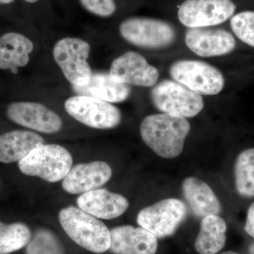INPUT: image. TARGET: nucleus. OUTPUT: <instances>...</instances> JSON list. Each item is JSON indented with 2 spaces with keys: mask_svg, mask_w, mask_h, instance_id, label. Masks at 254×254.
<instances>
[{
  "mask_svg": "<svg viewBox=\"0 0 254 254\" xmlns=\"http://www.w3.org/2000/svg\"><path fill=\"white\" fill-rule=\"evenodd\" d=\"M235 185L239 194L254 197V148L243 150L235 165Z\"/></svg>",
  "mask_w": 254,
  "mask_h": 254,
  "instance_id": "4be33fe9",
  "label": "nucleus"
},
{
  "mask_svg": "<svg viewBox=\"0 0 254 254\" xmlns=\"http://www.w3.org/2000/svg\"><path fill=\"white\" fill-rule=\"evenodd\" d=\"M26 254H64V251L53 232L41 229L28 244Z\"/></svg>",
  "mask_w": 254,
  "mask_h": 254,
  "instance_id": "b1692460",
  "label": "nucleus"
},
{
  "mask_svg": "<svg viewBox=\"0 0 254 254\" xmlns=\"http://www.w3.org/2000/svg\"><path fill=\"white\" fill-rule=\"evenodd\" d=\"M25 1H27V2L29 3H35L36 1H38V0H25Z\"/></svg>",
  "mask_w": 254,
  "mask_h": 254,
  "instance_id": "7c9ffc66",
  "label": "nucleus"
},
{
  "mask_svg": "<svg viewBox=\"0 0 254 254\" xmlns=\"http://www.w3.org/2000/svg\"><path fill=\"white\" fill-rule=\"evenodd\" d=\"M14 1V0H0V4H8Z\"/></svg>",
  "mask_w": 254,
  "mask_h": 254,
  "instance_id": "cd10ccee",
  "label": "nucleus"
},
{
  "mask_svg": "<svg viewBox=\"0 0 254 254\" xmlns=\"http://www.w3.org/2000/svg\"><path fill=\"white\" fill-rule=\"evenodd\" d=\"M77 205L95 218L111 220L123 215L129 203L123 195L105 189H97L82 193L77 198Z\"/></svg>",
  "mask_w": 254,
  "mask_h": 254,
  "instance_id": "dca6fc26",
  "label": "nucleus"
},
{
  "mask_svg": "<svg viewBox=\"0 0 254 254\" xmlns=\"http://www.w3.org/2000/svg\"><path fill=\"white\" fill-rule=\"evenodd\" d=\"M33 43L26 36L7 33L0 38V69L23 67L29 62Z\"/></svg>",
  "mask_w": 254,
  "mask_h": 254,
  "instance_id": "aec40b11",
  "label": "nucleus"
},
{
  "mask_svg": "<svg viewBox=\"0 0 254 254\" xmlns=\"http://www.w3.org/2000/svg\"><path fill=\"white\" fill-rule=\"evenodd\" d=\"M120 33L128 43L145 49L168 48L176 40L173 25L154 18H127L120 23Z\"/></svg>",
  "mask_w": 254,
  "mask_h": 254,
  "instance_id": "39448f33",
  "label": "nucleus"
},
{
  "mask_svg": "<svg viewBox=\"0 0 254 254\" xmlns=\"http://www.w3.org/2000/svg\"><path fill=\"white\" fill-rule=\"evenodd\" d=\"M245 230L249 235L254 238V203L250 205L247 212Z\"/></svg>",
  "mask_w": 254,
  "mask_h": 254,
  "instance_id": "bb28decb",
  "label": "nucleus"
},
{
  "mask_svg": "<svg viewBox=\"0 0 254 254\" xmlns=\"http://www.w3.org/2000/svg\"><path fill=\"white\" fill-rule=\"evenodd\" d=\"M227 224L218 215L203 218L200 232L195 242V250L200 254H215L226 243Z\"/></svg>",
  "mask_w": 254,
  "mask_h": 254,
  "instance_id": "412c9836",
  "label": "nucleus"
},
{
  "mask_svg": "<svg viewBox=\"0 0 254 254\" xmlns=\"http://www.w3.org/2000/svg\"><path fill=\"white\" fill-rule=\"evenodd\" d=\"M190 129L186 118L166 113L149 115L140 126L145 144L159 156L167 159L181 154Z\"/></svg>",
  "mask_w": 254,
  "mask_h": 254,
  "instance_id": "f257e3e1",
  "label": "nucleus"
},
{
  "mask_svg": "<svg viewBox=\"0 0 254 254\" xmlns=\"http://www.w3.org/2000/svg\"><path fill=\"white\" fill-rule=\"evenodd\" d=\"M78 95H87L108 103H121L130 96V86L115 81L109 73L96 72L92 74L86 86H73Z\"/></svg>",
  "mask_w": 254,
  "mask_h": 254,
  "instance_id": "a211bd4d",
  "label": "nucleus"
},
{
  "mask_svg": "<svg viewBox=\"0 0 254 254\" xmlns=\"http://www.w3.org/2000/svg\"><path fill=\"white\" fill-rule=\"evenodd\" d=\"M235 11L236 5L232 0H186L177 15L186 27L205 28L225 22Z\"/></svg>",
  "mask_w": 254,
  "mask_h": 254,
  "instance_id": "9d476101",
  "label": "nucleus"
},
{
  "mask_svg": "<svg viewBox=\"0 0 254 254\" xmlns=\"http://www.w3.org/2000/svg\"><path fill=\"white\" fill-rule=\"evenodd\" d=\"M187 214L186 205L182 200L166 198L142 209L137 216V222L157 238H163L175 233Z\"/></svg>",
  "mask_w": 254,
  "mask_h": 254,
  "instance_id": "1a4fd4ad",
  "label": "nucleus"
},
{
  "mask_svg": "<svg viewBox=\"0 0 254 254\" xmlns=\"http://www.w3.org/2000/svg\"><path fill=\"white\" fill-rule=\"evenodd\" d=\"M72 164V156L66 148L58 144L43 143L20 160L18 168L24 175L53 183L64 180Z\"/></svg>",
  "mask_w": 254,
  "mask_h": 254,
  "instance_id": "7ed1b4c3",
  "label": "nucleus"
},
{
  "mask_svg": "<svg viewBox=\"0 0 254 254\" xmlns=\"http://www.w3.org/2000/svg\"><path fill=\"white\" fill-rule=\"evenodd\" d=\"M64 108L70 116L91 128L109 129L121 123V112L116 106L93 97H71L65 102Z\"/></svg>",
  "mask_w": 254,
  "mask_h": 254,
  "instance_id": "6e6552de",
  "label": "nucleus"
},
{
  "mask_svg": "<svg viewBox=\"0 0 254 254\" xmlns=\"http://www.w3.org/2000/svg\"><path fill=\"white\" fill-rule=\"evenodd\" d=\"M44 139L35 132L16 130L0 136V162L11 163L19 162Z\"/></svg>",
  "mask_w": 254,
  "mask_h": 254,
  "instance_id": "6ab92c4d",
  "label": "nucleus"
},
{
  "mask_svg": "<svg viewBox=\"0 0 254 254\" xmlns=\"http://www.w3.org/2000/svg\"><path fill=\"white\" fill-rule=\"evenodd\" d=\"M230 26L241 41L254 48V11H245L233 15Z\"/></svg>",
  "mask_w": 254,
  "mask_h": 254,
  "instance_id": "393cba45",
  "label": "nucleus"
},
{
  "mask_svg": "<svg viewBox=\"0 0 254 254\" xmlns=\"http://www.w3.org/2000/svg\"><path fill=\"white\" fill-rule=\"evenodd\" d=\"M110 73L115 81L138 87H151L159 79L158 70L136 52H127L116 58L110 66Z\"/></svg>",
  "mask_w": 254,
  "mask_h": 254,
  "instance_id": "9b49d317",
  "label": "nucleus"
},
{
  "mask_svg": "<svg viewBox=\"0 0 254 254\" xmlns=\"http://www.w3.org/2000/svg\"><path fill=\"white\" fill-rule=\"evenodd\" d=\"M82 6L91 14L100 17H109L115 14V0H79Z\"/></svg>",
  "mask_w": 254,
  "mask_h": 254,
  "instance_id": "a878e982",
  "label": "nucleus"
},
{
  "mask_svg": "<svg viewBox=\"0 0 254 254\" xmlns=\"http://www.w3.org/2000/svg\"><path fill=\"white\" fill-rule=\"evenodd\" d=\"M7 116L18 125L45 133H55L63 128L58 114L40 103L16 102L7 108Z\"/></svg>",
  "mask_w": 254,
  "mask_h": 254,
  "instance_id": "f8f14e48",
  "label": "nucleus"
},
{
  "mask_svg": "<svg viewBox=\"0 0 254 254\" xmlns=\"http://www.w3.org/2000/svg\"><path fill=\"white\" fill-rule=\"evenodd\" d=\"M91 46L78 38H63L55 44L53 58L64 76L73 86H86L93 74L88 59Z\"/></svg>",
  "mask_w": 254,
  "mask_h": 254,
  "instance_id": "423d86ee",
  "label": "nucleus"
},
{
  "mask_svg": "<svg viewBox=\"0 0 254 254\" xmlns=\"http://www.w3.org/2000/svg\"><path fill=\"white\" fill-rule=\"evenodd\" d=\"M110 250L115 254H155L158 238L143 227L123 225L110 230Z\"/></svg>",
  "mask_w": 254,
  "mask_h": 254,
  "instance_id": "2eb2a0df",
  "label": "nucleus"
},
{
  "mask_svg": "<svg viewBox=\"0 0 254 254\" xmlns=\"http://www.w3.org/2000/svg\"><path fill=\"white\" fill-rule=\"evenodd\" d=\"M174 81L200 95L218 94L225 86V78L218 68L200 60H180L169 71Z\"/></svg>",
  "mask_w": 254,
  "mask_h": 254,
  "instance_id": "0eeeda50",
  "label": "nucleus"
},
{
  "mask_svg": "<svg viewBox=\"0 0 254 254\" xmlns=\"http://www.w3.org/2000/svg\"><path fill=\"white\" fill-rule=\"evenodd\" d=\"M185 43L193 53L201 58H213L232 53L236 48L235 37L219 28H189Z\"/></svg>",
  "mask_w": 254,
  "mask_h": 254,
  "instance_id": "ddd939ff",
  "label": "nucleus"
},
{
  "mask_svg": "<svg viewBox=\"0 0 254 254\" xmlns=\"http://www.w3.org/2000/svg\"><path fill=\"white\" fill-rule=\"evenodd\" d=\"M111 176L112 169L105 162L78 164L64 177L63 187L70 194L86 193L103 186Z\"/></svg>",
  "mask_w": 254,
  "mask_h": 254,
  "instance_id": "4468645a",
  "label": "nucleus"
},
{
  "mask_svg": "<svg viewBox=\"0 0 254 254\" xmlns=\"http://www.w3.org/2000/svg\"><path fill=\"white\" fill-rule=\"evenodd\" d=\"M184 196L196 216L218 215L221 205L212 189L200 179L188 177L182 183Z\"/></svg>",
  "mask_w": 254,
  "mask_h": 254,
  "instance_id": "f3484780",
  "label": "nucleus"
},
{
  "mask_svg": "<svg viewBox=\"0 0 254 254\" xmlns=\"http://www.w3.org/2000/svg\"><path fill=\"white\" fill-rule=\"evenodd\" d=\"M150 98L160 111L185 118L196 116L204 108L201 95L174 80H163L155 84Z\"/></svg>",
  "mask_w": 254,
  "mask_h": 254,
  "instance_id": "20e7f679",
  "label": "nucleus"
},
{
  "mask_svg": "<svg viewBox=\"0 0 254 254\" xmlns=\"http://www.w3.org/2000/svg\"><path fill=\"white\" fill-rule=\"evenodd\" d=\"M59 221L66 235L82 248L95 254L110 250L109 229L98 218L81 208L68 206L62 209Z\"/></svg>",
  "mask_w": 254,
  "mask_h": 254,
  "instance_id": "f03ea898",
  "label": "nucleus"
},
{
  "mask_svg": "<svg viewBox=\"0 0 254 254\" xmlns=\"http://www.w3.org/2000/svg\"><path fill=\"white\" fill-rule=\"evenodd\" d=\"M221 254H242L237 253V252H232V251H228V252H223V253H222Z\"/></svg>",
  "mask_w": 254,
  "mask_h": 254,
  "instance_id": "c85d7f7f",
  "label": "nucleus"
},
{
  "mask_svg": "<svg viewBox=\"0 0 254 254\" xmlns=\"http://www.w3.org/2000/svg\"><path fill=\"white\" fill-rule=\"evenodd\" d=\"M250 254H254V243L251 246L250 249Z\"/></svg>",
  "mask_w": 254,
  "mask_h": 254,
  "instance_id": "c756f323",
  "label": "nucleus"
},
{
  "mask_svg": "<svg viewBox=\"0 0 254 254\" xmlns=\"http://www.w3.org/2000/svg\"><path fill=\"white\" fill-rule=\"evenodd\" d=\"M31 233L27 225L20 222L6 224L0 222V254L16 252L28 245Z\"/></svg>",
  "mask_w": 254,
  "mask_h": 254,
  "instance_id": "5701e85b",
  "label": "nucleus"
}]
</instances>
